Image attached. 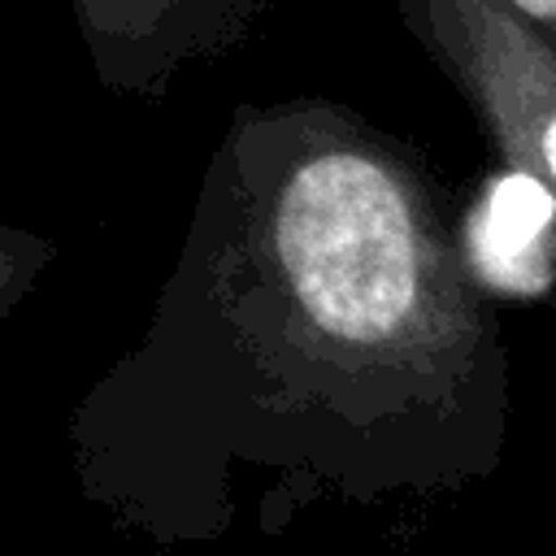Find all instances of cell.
I'll return each mask as SVG.
<instances>
[{
    "instance_id": "cell-1",
    "label": "cell",
    "mask_w": 556,
    "mask_h": 556,
    "mask_svg": "<svg viewBox=\"0 0 556 556\" xmlns=\"http://www.w3.org/2000/svg\"><path fill=\"white\" fill-rule=\"evenodd\" d=\"M261 248L295 326L339 361L417 369L456 348V282L400 161L352 139L291 156L261 200Z\"/></svg>"
},
{
    "instance_id": "cell-2",
    "label": "cell",
    "mask_w": 556,
    "mask_h": 556,
    "mask_svg": "<svg viewBox=\"0 0 556 556\" xmlns=\"http://www.w3.org/2000/svg\"><path fill=\"white\" fill-rule=\"evenodd\" d=\"M426 30L513 169L556 200V48L500 0H426Z\"/></svg>"
},
{
    "instance_id": "cell-3",
    "label": "cell",
    "mask_w": 556,
    "mask_h": 556,
    "mask_svg": "<svg viewBox=\"0 0 556 556\" xmlns=\"http://www.w3.org/2000/svg\"><path fill=\"white\" fill-rule=\"evenodd\" d=\"M469 252L482 278L500 291H543L556 256V200L521 169L495 178L473 208Z\"/></svg>"
},
{
    "instance_id": "cell-4",
    "label": "cell",
    "mask_w": 556,
    "mask_h": 556,
    "mask_svg": "<svg viewBox=\"0 0 556 556\" xmlns=\"http://www.w3.org/2000/svg\"><path fill=\"white\" fill-rule=\"evenodd\" d=\"M521 26H530L547 48H556V0H500Z\"/></svg>"
},
{
    "instance_id": "cell-5",
    "label": "cell",
    "mask_w": 556,
    "mask_h": 556,
    "mask_svg": "<svg viewBox=\"0 0 556 556\" xmlns=\"http://www.w3.org/2000/svg\"><path fill=\"white\" fill-rule=\"evenodd\" d=\"M91 4L104 17H169L187 0H91Z\"/></svg>"
}]
</instances>
